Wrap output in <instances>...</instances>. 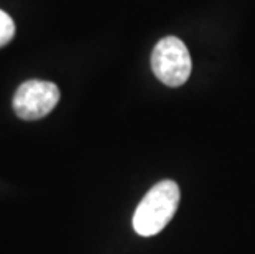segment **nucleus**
<instances>
[{"label": "nucleus", "instance_id": "obj_1", "mask_svg": "<svg viewBox=\"0 0 255 254\" xmlns=\"http://www.w3.org/2000/svg\"><path fill=\"white\" fill-rule=\"evenodd\" d=\"M180 205V187L173 180L156 183L143 197L133 215V230L140 236H155L170 223Z\"/></svg>", "mask_w": 255, "mask_h": 254}, {"label": "nucleus", "instance_id": "obj_2", "mask_svg": "<svg viewBox=\"0 0 255 254\" xmlns=\"http://www.w3.org/2000/svg\"><path fill=\"white\" fill-rule=\"evenodd\" d=\"M151 68L163 84L171 88L184 84L191 74V56L186 45L176 36L160 40L151 55Z\"/></svg>", "mask_w": 255, "mask_h": 254}, {"label": "nucleus", "instance_id": "obj_3", "mask_svg": "<svg viewBox=\"0 0 255 254\" xmlns=\"http://www.w3.org/2000/svg\"><path fill=\"white\" fill-rule=\"evenodd\" d=\"M59 101V89L55 83L28 79L20 84L13 96V111L23 121H36L48 116Z\"/></svg>", "mask_w": 255, "mask_h": 254}, {"label": "nucleus", "instance_id": "obj_4", "mask_svg": "<svg viewBox=\"0 0 255 254\" xmlns=\"http://www.w3.org/2000/svg\"><path fill=\"white\" fill-rule=\"evenodd\" d=\"M15 35V23L8 13L0 10V48L8 45Z\"/></svg>", "mask_w": 255, "mask_h": 254}]
</instances>
